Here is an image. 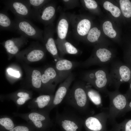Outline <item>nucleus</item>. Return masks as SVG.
<instances>
[{
    "instance_id": "31",
    "label": "nucleus",
    "mask_w": 131,
    "mask_h": 131,
    "mask_svg": "<svg viewBox=\"0 0 131 131\" xmlns=\"http://www.w3.org/2000/svg\"><path fill=\"white\" fill-rule=\"evenodd\" d=\"M23 1L31 7H32L33 9L40 8L49 2L48 0H24Z\"/></svg>"
},
{
    "instance_id": "14",
    "label": "nucleus",
    "mask_w": 131,
    "mask_h": 131,
    "mask_svg": "<svg viewBox=\"0 0 131 131\" xmlns=\"http://www.w3.org/2000/svg\"><path fill=\"white\" fill-rule=\"evenodd\" d=\"M112 53L108 49L100 48L97 50L95 55L80 63L82 67H86L95 65H102L108 63L112 59Z\"/></svg>"
},
{
    "instance_id": "7",
    "label": "nucleus",
    "mask_w": 131,
    "mask_h": 131,
    "mask_svg": "<svg viewBox=\"0 0 131 131\" xmlns=\"http://www.w3.org/2000/svg\"><path fill=\"white\" fill-rule=\"evenodd\" d=\"M61 82L55 68L49 66L42 71V93L43 94H53L57 85Z\"/></svg>"
},
{
    "instance_id": "12",
    "label": "nucleus",
    "mask_w": 131,
    "mask_h": 131,
    "mask_svg": "<svg viewBox=\"0 0 131 131\" xmlns=\"http://www.w3.org/2000/svg\"><path fill=\"white\" fill-rule=\"evenodd\" d=\"M107 120L108 111H103L87 117L84 119L83 123L86 128L90 131H103Z\"/></svg>"
},
{
    "instance_id": "20",
    "label": "nucleus",
    "mask_w": 131,
    "mask_h": 131,
    "mask_svg": "<svg viewBox=\"0 0 131 131\" xmlns=\"http://www.w3.org/2000/svg\"><path fill=\"white\" fill-rule=\"evenodd\" d=\"M42 72L37 69H33L31 74L29 87L38 92L42 93Z\"/></svg>"
},
{
    "instance_id": "29",
    "label": "nucleus",
    "mask_w": 131,
    "mask_h": 131,
    "mask_svg": "<svg viewBox=\"0 0 131 131\" xmlns=\"http://www.w3.org/2000/svg\"><path fill=\"white\" fill-rule=\"evenodd\" d=\"M103 7L106 10L109 11L114 17H118L120 15L121 11L117 6L108 1L105 2L103 4Z\"/></svg>"
},
{
    "instance_id": "2",
    "label": "nucleus",
    "mask_w": 131,
    "mask_h": 131,
    "mask_svg": "<svg viewBox=\"0 0 131 131\" xmlns=\"http://www.w3.org/2000/svg\"><path fill=\"white\" fill-rule=\"evenodd\" d=\"M14 115L24 119L35 131H44L52 124L49 113L43 111L31 110L25 113H13Z\"/></svg>"
},
{
    "instance_id": "37",
    "label": "nucleus",
    "mask_w": 131,
    "mask_h": 131,
    "mask_svg": "<svg viewBox=\"0 0 131 131\" xmlns=\"http://www.w3.org/2000/svg\"><path fill=\"white\" fill-rule=\"evenodd\" d=\"M129 89L126 93L129 100H131V80L129 82Z\"/></svg>"
},
{
    "instance_id": "22",
    "label": "nucleus",
    "mask_w": 131,
    "mask_h": 131,
    "mask_svg": "<svg viewBox=\"0 0 131 131\" xmlns=\"http://www.w3.org/2000/svg\"><path fill=\"white\" fill-rule=\"evenodd\" d=\"M86 87L87 94L89 100L97 106H101L102 105V99L99 92L89 86L86 85Z\"/></svg>"
},
{
    "instance_id": "4",
    "label": "nucleus",
    "mask_w": 131,
    "mask_h": 131,
    "mask_svg": "<svg viewBox=\"0 0 131 131\" xmlns=\"http://www.w3.org/2000/svg\"><path fill=\"white\" fill-rule=\"evenodd\" d=\"M16 31L21 35L43 42V31L28 19L16 17L14 20Z\"/></svg>"
},
{
    "instance_id": "35",
    "label": "nucleus",
    "mask_w": 131,
    "mask_h": 131,
    "mask_svg": "<svg viewBox=\"0 0 131 131\" xmlns=\"http://www.w3.org/2000/svg\"><path fill=\"white\" fill-rule=\"evenodd\" d=\"M124 60L126 63V64L131 69V55L126 57Z\"/></svg>"
},
{
    "instance_id": "28",
    "label": "nucleus",
    "mask_w": 131,
    "mask_h": 131,
    "mask_svg": "<svg viewBox=\"0 0 131 131\" xmlns=\"http://www.w3.org/2000/svg\"><path fill=\"white\" fill-rule=\"evenodd\" d=\"M102 26L104 32L106 35L112 38L116 36V32L113 29L110 22L109 21L105 22L103 24Z\"/></svg>"
},
{
    "instance_id": "36",
    "label": "nucleus",
    "mask_w": 131,
    "mask_h": 131,
    "mask_svg": "<svg viewBox=\"0 0 131 131\" xmlns=\"http://www.w3.org/2000/svg\"><path fill=\"white\" fill-rule=\"evenodd\" d=\"M8 71L10 74L14 76L18 77L20 76V74L18 72L15 71L12 69H8Z\"/></svg>"
},
{
    "instance_id": "32",
    "label": "nucleus",
    "mask_w": 131,
    "mask_h": 131,
    "mask_svg": "<svg viewBox=\"0 0 131 131\" xmlns=\"http://www.w3.org/2000/svg\"><path fill=\"white\" fill-rule=\"evenodd\" d=\"M117 126V131H131V119H125Z\"/></svg>"
},
{
    "instance_id": "9",
    "label": "nucleus",
    "mask_w": 131,
    "mask_h": 131,
    "mask_svg": "<svg viewBox=\"0 0 131 131\" xmlns=\"http://www.w3.org/2000/svg\"><path fill=\"white\" fill-rule=\"evenodd\" d=\"M2 1L7 9L10 10L16 17L32 18V9L23 0H7Z\"/></svg>"
},
{
    "instance_id": "16",
    "label": "nucleus",
    "mask_w": 131,
    "mask_h": 131,
    "mask_svg": "<svg viewBox=\"0 0 131 131\" xmlns=\"http://www.w3.org/2000/svg\"><path fill=\"white\" fill-rule=\"evenodd\" d=\"M80 65L78 62L62 58L56 62L54 67L61 82L68 77L74 69Z\"/></svg>"
},
{
    "instance_id": "13",
    "label": "nucleus",
    "mask_w": 131,
    "mask_h": 131,
    "mask_svg": "<svg viewBox=\"0 0 131 131\" xmlns=\"http://www.w3.org/2000/svg\"><path fill=\"white\" fill-rule=\"evenodd\" d=\"M47 3L38 9H32V18L46 25L52 21L56 12L54 5Z\"/></svg>"
},
{
    "instance_id": "15",
    "label": "nucleus",
    "mask_w": 131,
    "mask_h": 131,
    "mask_svg": "<svg viewBox=\"0 0 131 131\" xmlns=\"http://www.w3.org/2000/svg\"><path fill=\"white\" fill-rule=\"evenodd\" d=\"M28 38L21 35L18 37L12 38L0 43L4 47L8 56L11 58L16 56L19 52L20 49L26 45Z\"/></svg>"
},
{
    "instance_id": "27",
    "label": "nucleus",
    "mask_w": 131,
    "mask_h": 131,
    "mask_svg": "<svg viewBox=\"0 0 131 131\" xmlns=\"http://www.w3.org/2000/svg\"><path fill=\"white\" fill-rule=\"evenodd\" d=\"M121 10L123 15L127 18L131 17V2L129 0L119 1Z\"/></svg>"
},
{
    "instance_id": "38",
    "label": "nucleus",
    "mask_w": 131,
    "mask_h": 131,
    "mask_svg": "<svg viewBox=\"0 0 131 131\" xmlns=\"http://www.w3.org/2000/svg\"><path fill=\"white\" fill-rule=\"evenodd\" d=\"M131 111V100L129 102L127 107L124 113V114L126 113Z\"/></svg>"
},
{
    "instance_id": "5",
    "label": "nucleus",
    "mask_w": 131,
    "mask_h": 131,
    "mask_svg": "<svg viewBox=\"0 0 131 131\" xmlns=\"http://www.w3.org/2000/svg\"><path fill=\"white\" fill-rule=\"evenodd\" d=\"M83 79L98 90L106 93L108 90L106 88L110 83L109 75L103 69L88 72L84 74Z\"/></svg>"
},
{
    "instance_id": "34",
    "label": "nucleus",
    "mask_w": 131,
    "mask_h": 131,
    "mask_svg": "<svg viewBox=\"0 0 131 131\" xmlns=\"http://www.w3.org/2000/svg\"><path fill=\"white\" fill-rule=\"evenodd\" d=\"M85 5L89 9H95L97 7L98 5L96 2L93 0H84Z\"/></svg>"
},
{
    "instance_id": "19",
    "label": "nucleus",
    "mask_w": 131,
    "mask_h": 131,
    "mask_svg": "<svg viewBox=\"0 0 131 131\" xmlns=\"http://www.w3.org/2000/svg\"><path fill=\"white\" fill-rule=\"evenodd\" d=\"M45 48L53 57L56 62L62 58L58 54L57 49L52 35V31L49 27L46 28L43 37Z\"/></svg>"
},
{
    "instance_id": "21",
    "label": "nucleus",
    "mask_w": 131,
    "mask_h": 131,
    "mask_svg": "<svg viewBox=\"0 0 131 131\" xmlns=\"http://www.w3.org/2000/svg\"><path fill=\"white\" fill-rule=\"evenodd\" d=\"M0 27L1 30L16 31L14 22L10 18L6 10L0 11Z\"/></svg>"
},
{
    "instance_id": "33",
    "label": "nucleus",
    "mask_w": 131,
    "mask_h": 131,
    "mask_svg": "<svg viewBox=\"0 0 131 131\" xmlns=\"http://www.w3.org/2000/svg\"><path fill=\"white\" fill-rule=\"evenodd\" d=\"M8 131H35L29 124H20L16 125L12 129Z\"/></svg>"
},
{
    "instance_id": "26",
    "label": "nucleus",
    "mask_w": 131,
    "mask_h": 131,
    "mask_svg": "<svg viewBox=\"0 0 131 131\" xmlns=\"http://www.w3.org/2000/svg\"><path fill=\"white\" fill-rule=\"evenodd\" d=\"M90 21L87 19L81 20L78 23L77 31L78 34L81 36H84L88 34L90 30Z\"/></svg>"
},
{
    "instance_id": "3",
    "label": "nucleus",
    "mask_w": 131,
    "mask_h": 131,
    "mask_svg": "<svg viewBox=\"0 0 131 131\" xmlns=\"http://www.w3.org/2000/svg\"><path fill=\"white\" fill-rule=\"evenodd\" d=\"M106 93L109 99L108 120L114 122L117 117L124 115L129 99L126 93L122 94L118 90L112 92L107 90Z\"/></svg>"
},
{
    "instance_id": "18",
    "label": "nucleus",
    "mask_w": 131,
    "mask_h": 131,
    "mask_svg": "<svg viewBox=\"0 0 131 131\" xmlns=\"http://www.w3.org/2000/svg\"><path fill=\"white\" fill-rule=\"evenodd\" d=\"M54 96V94H41L30 100L28 107L31 110H44L51 104Z\"/></svg>"
},
{
    "instance_id": "1",
    "label": "nucleus",
    "mask_w": 131,
    "mask_h": 131,
    "mask_svg": "<svg viewBox=\"0 0 131 131\" xmlns=\"http://www.w3.org/2000/svg\"><path fill=\"white\" fill-rule=\"evenodd\" d=\"M86 86L82 83H75L64 98L66 104L82 114L87 112L89 106Z\"/></svg>"
},
{
    "instance_id": "23",
    "label": "nucleus",
    "mask_w": 131,
    "mask_h": 131,
    "mask_svg": "<svg viewBox=\"0 0 131 131\" xmlns=\"http://www.w3.org/2000/svg\"><path fill=\"white\" fill-rule=\"evenodd\" d=\"M58 48L62 56L66 54L75 55L79 52L78 49L71 43L68 41L57 43Z\"/></svg>"
},
{
    "instance_id": "11",
    "label": "nucleus",
    "mask_w": 131,
    "mask_h": 131,
    "mask_svg": "<svg viewBox=\"0 0 131 131\" xmlns=\"http://www.w3.org/2000/svg\"><path fill=\"white\" fill-rule=\"evenodd\" d=\"M74 79V75L71 73L68 77L60 84L54 95L51 104L43 111L49 113L53 109L62 102L66 96L70 86Z\"/></svg>"
},
{
    "instance_id": "25",
    "label": "nucleus",
    "mask_w": 131,
    "mask_h": 131,
    "mask_svg": "<svg viewBox=\"0 0 131 131\" xmlns=\"http://www.w3.org/2000/svg\"><path fill=\"white\" fill-rule=\"evenodd\" d=\"M69 24L67 20L64 18L59 21L57 27V32L58 37L61 40L66 38L68 32Z\"/></svg>"
},
{
    "instance_id": "24",
    "label": "nucleus",
    "mask_w": 131,
    "mask_h": 131,
    "mask_svg": "<svg viewBox=\"0 0 131 131\" xmlns=\"http://www.w3.org/2000/svg\"><path fill=\"white\" fill-rule=\"evenodd\" d=\"M10 117L1 115L0 117V131H8L13 129L16 125Z\"/></svg>"
},
{
    "instance_id": "17",
    "label": "nucleus",
    "mask_w": 131,
    "mask_h": 131,
    "mask_svg": "<svg viewBox=\"0 0 131 131\" xmlns=\"http://www.w3.org/2000/svg\"><path fill=\"white\" fill-rule=\"evenodd\" d=\"M33 95V92L31 91L24 89H19L3 96L0 99L1 101H3L5 99L11 100L19 107L32 99Z\"/></svg>"
},
{
    "instance_id": "10",
    "label": "nucleus",
    "mask_w": 131,
    "mask_h": 131,
    "mask_svg": "<svg viewBox=\"0 0 131 131\" xmlns=\"http://www.w3.org/2000/svg\"><path fill=\"white\" fill-rule=\"evenodd\" d=\"M45 55L43 48L38 42H35L27 48L19 52L16 56L18 58L25 59L29 62H33L43 59Z\"/></svg>"
},
{
    "instance_id": "8",
    "label": "nucleus",
    "mask_w": 131,
    "mask_h": 131,
    "mask_svg": "<svg viewBox=\"0 0 131 131\" xmlns=\"http://www.w3.org/2000/svg\"><path fill=\"white\" fill-rule=\"evenodd\" d=\"M56 120L65 131H78L84 119L74 113L66 112H57Z\"/></svg>"
},
{
    "instance_id": "6",
    "label": "nucleus",
    "mask_w": 131,
    "mask_h": 131,
    "mask_svg": "<svg viewBox=\"0 0 131 131\" xmlns=\"http://www.w3.org/2000/svg\"><path fill=\"white\" fill-rule=\"evenodd\" d=\"M110 83L113 84L116 90H118L120 85L129 82L131 80V69L126 64L115 63L112 68L109 75Z\"/></svg>"
},
{
    "instance_id": "30",
    "label": "nucleus",
    "mask_w": 131,
    "mask_h": 131,
    "mask_svg": "<svg viewBox=\"0 0 131 131\" xmlns=\"http://www.w3.org/2000/svg\"><path fill=\"white\" fill-rule=\"evenodd\" d=\"M101 34V32L96 27L91 29L89 31L87 36L89 41L93 43L97 41Z\"/></svg>"
}]
</instances>
